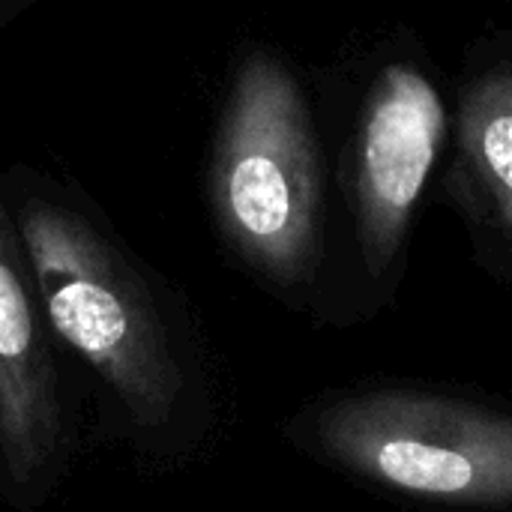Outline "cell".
<instances>
[{
  "mask_svg": "<svg viewBox=\"0 0 512 512\" xmlns=\"http://www.w3.org/2000/svg\"><path fill=\"white\" fill-rule=\"evenodd\" d=\"M21 240L57 336L138 423H165L180 402L183 369L141 276L90 225L51 204L21 210Z\"/></svg>",
  "mask_w": 512,
  "mask_h": 512,
  "instance_id": "1",
  "label": "cell"
},
{
  "mask_svg": "<svg viewBox=\"0 0 512 512\" xmlns=\"http://www.w3.org/2000/svg\"><path fill=\"white\" fill-rule=\"evenodd\" d=\"M315 447L336 465L402 495L456 504H512V417L462 399L372 390L324 405Z\"/></svg>",
  "mask_w": 512,
  "mask_h": 512,
  "instance_id": "2",
  "label": "cell"
},
{
  "mask_svg": "<svg viewBox=\"0 0 512 512\" xmlns=\"http://www.w3.org/2000/svg\"><path fill=\"white\" fill-rule=\"evenodd\" d=\"M216 207L243 258L282 285L309 276L321 231V165L294 81L246 66L216 165Z\"/></svg>",
  "mask_w": 512,
  "mask_h": 512,
  "instance_id": "3",
  "label": "cell"
},
{
  "mask_svg": "<svg viewBox=\"0 0 512 512\" xmlns=\"http://www.w3.org/2000/svg\"><path fill=\"white\" fill-rule=\"evenodd\" d=\"M444 132L435 84L408 63L387 66L366 96L354 150L357 237L372 276H384L399 258Z\"/></svg>",
  "mask_w": 512,
  "mask_h": 512,
  "instance_id": "4",
  "label": "cell"
},
{
  "mask_svg": "<svg viewBox=\"0 0 512 512\" xmlns=\"http://www.w3.org/2000/svg\"><path fill=\"white\" fill-rule=\"evenodd\" d=\"M60 435L54 357L21 270L15 231L0 204V453L18 486L54 465Z\"/></svg>",
  "mask_w": 512,
  "mask_h": 512,
  "instance_id": "5",
  "label": "cell"
},
{
  "mask_svg": "<svg viewBox=\"0 0 512 512\" xmlns=\"http://www.w3.org/2000/svg\"><path fill=\"white\" fill-rule=\"evenodd\" d=\"M456 180L471 213L512 252V69L483 72L465 87Z\"/></svg>",
  "mask_w": 512,
  "mask_h": 512,
  "instance_id": "6",
  "label": "cell"
}]
</instances>
